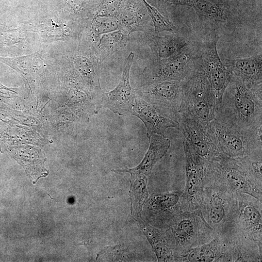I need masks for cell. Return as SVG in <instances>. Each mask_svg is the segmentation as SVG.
<instances>
[{
	"mask_svg": "<svg viewBox=\"0 0 262 262\" xmlns=\"http://www.w3.org/2000/svg\"><path fill=\"white\" fill-rule=\"evenodd\" d=\"M178 129L183 134L192 150L207 162L220 154L216 150L208 131V126L183 113H180Z\"/></svg>",
	"mask_w": 262,
	"mask_h": 262,
	"instance_id": "cell-13",
	"label": "cell"
},
{
	"mask_svg": "<svg viewBox=\"0 0 262 262\" xmlns=\"http://www.w3.org/2000/svg\"><path fill=\"white\" fill-rule=\"evenodd\" d=\"M205 182L220 185L233 193L247 194L262 201V189L250 179L240 161L222 154L206 163Z\"/></svg>",
	"mask_w": 262,
	"mask_h": 262,
	"instance_id": "cell-3",
	"label": "cell"
},
{
	"mask_svg": "<svg viewBox=\"0 0 262 262\" xmlns=\"http://www.w3.org/2000/svg\"><path fill=\"white\" fill-rule=\"evenodd\" d=\"M147 178H131V213H137L148 197Z\"/></svg>",
	"mask_w": 262,
	"mask_h": 262,
	"instance_id": "cell-22",
	"label": "cell"
},
{
	"mask_svg": "<svg viewBox=\"0 0 262 262\" xmlns=\"http://www.w3.org/2000/svg\"><path fill=\"white\" fill-rule=\"evenodd\" d=\"M142 0L147 9L156 32L160 33L165 31L175 33L176 32V27L162 16L155 8L150 5L145 0Z\"/></svg>",
	"mask_w": 262,
	"mask_h": 262,
	"instance_id": "cell-23",
	"label": "cell"
},
{
	"mask_svg": "<svg viewBox=\"0 0 262 262\" xmlns=\"http://www.w3.org/2000/svg\"><path fill=\"white\" fill-rule=\"evenodd\" d=\"M223 63L232 75L240 78L251 85L262 86V54L246 58L227 59Z\"/></svg>",
	"mask_w": 262,
	"mask_h": 262,
	"instance_id": "cell-17",
	"label": "cell"
},
{
	"mask_svg": "<svg viewBox=\"0 0 262 262\" xmlns=\"http://www.w3.org/2000/svg\"><path fill=\"white\" fill-rule=\"evenodd\" d=\"M172 221L175 261L180 262L190 249L209 242L215 237L203 217L195 213L182 211Z\"/></svg>",
	"mask_w": 262,
	"mask_h": 262,
	"instance_id": "cell-6",
	"label": "cell"
},
{
	"mask_svg": "<svg viewBox=\"0 0 262 262\" xmlns=\"http://www.w3.org/2000/svg\"><path fill=\"white\" fill-rule=\"evenodd\" d=\"M208 131L219 154L238 159L262 149V125L252 131H243L215 118L208 125Z\"/></svg>",
	"mask_w": 262,
	"mask_h": 262,
	"instance_id": "cell-4",
	"label": "cell"
},
{
	"mask_svg": "<svg viewBox=\"0 0 262 262\" xmlns=\"http://www.w3.org/2000/svg\"><path fill=\"white\" fill-rule=\"evenodd\" d=\"M183 146L185 159L186 182L182 192L184 210L202 216L205 164L184 139Z\"/></svg>",
	"mask_w": 262,
	"mask_h": 262,
	"instance_id": "cell-9",
	"label": "cell"
},
{
	"mask_svg": "<svg viewBox=\"0 0 262 262\" xmlns=\"http://www.w3.org/2000/svg\"><path fill=\"white\" fill-rule=\"evenodd\" d=\"M215 118L243 131H252L262 125V86L251 85L232 75Z\"/></svg>",
	"mask_w": 262,
	"mask_h": 262,
	"instance_id": "cell-1",
	"label": "cell"
},
{
	"mask_svg": "<svg viewBox=\"0 0 262 262\" xmlns=\"http://www.w3.org/2000/svg\"><path fill=\"white\" fill-rule=\"evenodd\" d=\"M98 37H100L98 39V46L102 52L103 60L124 47L128 40L129 34L121 29Z\"/></svg>",
	"mask_w": 262,
	"mask_h": 262,
	"instance_id": "cell-19",
	"label": "cell"
},
{
	"mask_svg": "<svg viewBox=\"0 0 262 262\" xmlns=\"http://www.w3.org/2000/svg\"><path fill=\"white\" fill-rule=\"evenodd\" d=\"M148 148L140 164L132 168L113 169L115 172H128L131 177H147L151 172L155 164L167 152L170 140L164 134H153L147 136Z\"/></svg>",
	"mask_w": 262,
	"mask_h": 262,
	"instance_id": "cell-14",
	"label": "cell"
},
{
	"mask_svg": "<svg viewBox=\"0 0 262 262\" xmlns=\"http://www.w3.org/2000/svg\"><path fill=\"white\" fill-rule=\"evenodd\" d=\"M180 262H229L226 237L217 235L209 242L192 248L182 257Z\"/></svg>",
	"mask_w": 262,
	"mask_h": 262,
	"instance_id": "cell-16",
	"label": "cell"
},
{
	"mask_svg": "<svg viewBox=\"0 0 262 262\" xmlns=\"http://www.w3.org/2000/svg\"><path fill=\"white\" fill-rule=\"evenodd\" d=\"M121 29H122L119 20L113 17H100L96 19L93 25V31L97 37Z\"/></svg>",
	"mask_w": 262,
	"mask_h": 262,
	"instance_id": "cell-24",
	"label": "cell"
},
{
	"mask_svg": "<svg viewBox=\"0 0 262 262\" xmlns=\"http://www.w3.org/2000/svg\"><path fill=\"white\" fill-rule=\"evenodd\" d=\"M148 236L153 250L159 262H174V254L168 246L164 235L159 230L149 227Z\"/></svg>",
	"mask_w": 262,
	"mask_h": 262,
	"instance_id": "cell-21",
	"label": "cell"
},
{
	"mask_svg": "<svg viewBox=\"0 0 262 262\" xmlns=\"http://www.w3.org/2000/svg\"><path fill=\"white\" fill-rule=\"evenodd\" d=\"M131 115L144 123L147 136L153 134H164L169 128L178 129L177 122L163 116L151 104L139 97L135 99Z\"/></svg>",
	"mask_w": 262,
	"mask_h": 262,
	"instance_id": "cell-15",
	"label": "cell"
},
{
	"mask_svg": "<svg viewBox=\"0 0 262 262\" xmlns=\"http://www.w3.org/2000/svg\"><path fill=\"white\" fill-rule=\"evenodd\" d=\"M234 197L232 234L241 235L262 246V201L242 193H235Z\"/></svg>",
	"mask_w": 262,
	"mask_h": 262,
	"instance_id": "cell-8",
	"label": "cell"
},
{
	"mask_svg": "<svg viewBox=\"0 0 262 262\" xmlns=\"http://www.w3.org/2000/svg\"><path fill=\"white\" fill-rule=\"evenodd\" d=\"M133 58V52H130L125 61L118 84L112 90L102 95L101 107L119 115H131L137 98L135 89L131 87L130 82V73Z\"/></svg>",
	"mask_w": 262,
	"mask_h": 262,
	"instance_id": "cell-12",
	"label": "cell"
},
{
	"mask_svg": "<svg viewBox=\"0 0 262 262\" xmlns=\"http://www.w3.org/2000/svg\"><path fill=\"white\" fill-rule=\"evenodd\" d=\"M150 37L148 46L157 60L172 56L189 45L185 38L175 34L163 36L151 35Z\"/></svg>",
	"mask_w": 262,
	"mask_h": 262,
	"instance_id": "cell-18",
	"label": "cell"
},
{
	"mask_svg": "<svg viewBox=\"0 0 262 262\" xmlns=\"http://www.w3.org/2000/svg\"><path fill=\"white\" fill-rule=\"evenodd\" d=\"M204 46L200 65L211 87L216 105H219L224 92L229 83L232 74L221 61L217 49L218 38L211 35Z\"/></svg>",
	"mask_w": 262,
	"mask_h": 262,
	"instance_id": "cell-11",
	"label": "cell"
},
{
	"mask_svg": "<svg viewBox=\"0 0 262 262\" xmlns=\"http://www.w3.org/2000/svg\"><path fill=\"white\" fill-rule=\"evenodd\" d=\"M234 195L235 193L222 185L204 183L201 212L204 220L215 236L232 234Z\"/></svg>",
	"mask_w": 262,
	"mask_h": 262,
	"instance_id": "cell-5",
	"label": "cell"
},
{
	"mask_svg": "<svg viewBox=\"0 0 262 262\" xmlns=\"http://www.w3.org/2000/svg\"><path fill=\"white\" fill-rule=\"evenodd\" d=\"M135 92L163 116L177 122L183 97V81H163L144 83Z\"/></svg>",
	"mask_w": 262,
	"mask_h": 262,
	"instance_id": "cell-7",
	"label": "cell"
},
{
	"mask_svg": "<svg viewBox=\"0 0 262 262\" xmlns=\"http://www.w3.org/2000/svg\"><path fill=\"white\" fill-rule=\"evenodd\" d=\"M198 63L193 60L188 47L170 57L157 60L143 72L144 83L163 81H183L196 69Z\"/></svg>",
	"mask_w": 262,
	"mask_h": 262,
	"instance_id": "cell-10",
	"label": "cell"
},
{
	"mask_svg": "<svg viewBox=\"0 0 262 262\" xmlns=\"http://www.w3.org/2000/svg\"><path fill=\"white\" fill-rule=\"evenodd\" d=\"M216 105L211 87L200 63L183 81V97L180 113L186 114L208 126L215 118Z\"/></svg>",
	"mask_w": 262,
	"mask_h": 262,
	"instance_id": "cell-2",
	"label": "cell"
},
{
	"mask_svg": "<svg viewBox=\"0 0 262 262\" xmlns=\"http://www.w3.org/2000/svg\"><path fill=\"white\" fill-rule=\"evenodd\" d=\"M237 159L252 181L262 189V149Z\"/></svg>",
	"mask_w": 262,
	"mask_h": 262,
	"instance_id": "cell-20",
	"label": "cell"
}]
</instances>
